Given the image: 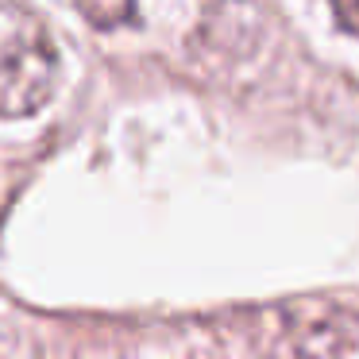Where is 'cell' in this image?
<instances>
[{
	"mask_svg": "<svg viewBox=\"0 0 359 359\" xmlns=\"http://www.w3.org/2000/svg\"><path fill=\"white\" fill-rule=\"evenodd\" d=\"M58 86V50L35 12L0 0V116L39 112Z\"/></svg>",
	"mask_w": 359,
	"mask_h": 359,
	"instance_id": "1",
	"label": "cell"
},
{
	"mask_svg": "<svg viewBox=\"0 0 359 359\" xmlns=\"http://www.w3.org/2000/svg\"><path fill=\"white\" fill-rule=\"evenodd\" d=\"M332 8H336V20H340L348 32L359 35V0H332Z\"/></svg>",
	"mask_w": 359,
	"mask_h": 359,
	"instance_id": "4",
	"label": "cell"
},
{
	"mask_svg": "<svg viewBox=\"0 0 359 359\" xmlns=\"http://www.w3.org/2000/svg\"><path fill=\"white\" fill-rule=\"evenodd\" d=\"M78 8L93 27L112 32V27H124L140 16V0H78Z\"/></svg>",
	"mask_w": 359,
	"mask_h": 359,
	"instance_id": "3",
	"label": "cell"
},
{
	"mask_svg": "<svg viewBox=\"0 0 359 359\" xmlns=\"http://www.w3.org/2000/svg\"><path fill=\"white\" fill-rule=\"evenodd\" d=\"M271 359H359V317H313L286 328Z\"/></svg>",
	"mask_w": 359,
	"mask_h": 359,
	"instance_id": "2",
	"label": "cell"
}]
</instances>
